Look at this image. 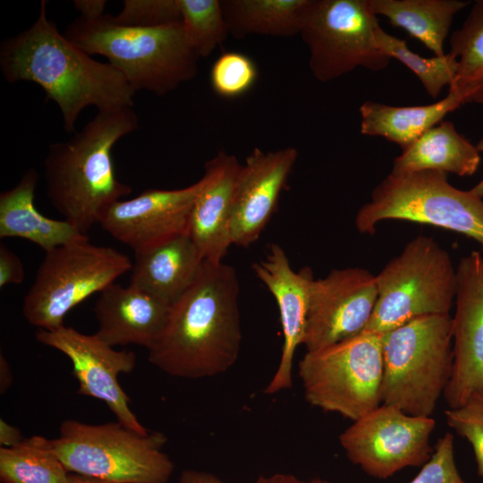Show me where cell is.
<instances>
[{
    "instance_id": "cell-1",
    "label": "cell",
    "mask_w": 483,
    "mask_h": 483,
    "mask_svg": "<svg viewBox=\"0 0 483 483\" xmlns=\"http://www.w3.org/2000/svg\"><path fill=\"white\" fill-rule=\"evenodd\" d=\"M235 269L204 260L191 284L170 304L148 351L149 362L181 378L211 377L236 362L242 343Z\"/></svg>"
},
{
    "instance_id": "cell-2",
    "label": "cell",
    "mask_w": 483,
    "mask_h": 483,
    "mask_svg": "<svg viewBox=\"0 0 483 483\" xmlns=\"http://www.w3.org/2000/svg\"><path fill=\"white\" fill-rule=\"evenodd\" d=\"M0 69L9 83L31 81L59 108L66 132L74 133L81 111L132 107L135 90L109 63L97 62L71 42L47 14L0 45Z\"/></svg>"
},
{
    "instance_id": "cell-3",
    "label": "cell",
    "mask_w": 483,
    "mask_h": 483,
    "mask_svg": "<svg viewBox=\"0 0 483 483\" xmlns=\"http://www.w3.org/2000/svg\"><path fill=\"white\" fill-rule=\"evenodd\" d=\"M138 128L132 107L99 110L69 140L48 147L43 162L47 199L80 233L87 235L111 204L131 193L116 177L112 150Z\"/></svg>"
},
{
    "instance_id": "cell-4",
    "label": "cell",
    "mask_w": 483,
    "mask_h": 483,
    "mask_svg": "<svg viewBox=\"0 0 483 483\" xmlns=\"http://www.w3.org/2000/svg\"><path fill=\"white\" fill-rule=\"evenodd\" d=\"M64 35L89 55H100L135 90L162 97L192 80L199 58L189 44L181 22L155 28H133L114 22L106 13L96 20L79 16Z\"/></svg>"
},
{
    "instance_id": "cell-5",
    "label": "cell",
    "mask_w": 483,
    "mask_h": 483,
    "mask_svg": "<svg viewBox=\"0 0 483 483\" xmlns=\"http://www.w3.org/2000/svg\"><path fill=\"white\" fill-rule=\"evenodd\" d=\"M381 335V402L431 417L453 372V317H419Z\"/></svg>"
},
{
    "instance_id": "cell-6",
    "label": "cell",
    "mask_w": 483,
    "mask_h": 483,
    "mask_svg": "<svg viewBox=\"0 0 483 483\" xmlns=\"http://www.w3.org/2000/svg\"><path fill=\"white\" fill-rule=\"evenodd\" d=\"M161 432L141 434L119 421L87 424L63 421L49 439L53 452L70 473L108 483H166L174 463L163 451Z\"/></svg>"
},
{
    "instance_id": "cell-7",
    "label": "cell",
    "mask_w": 483,
    "mask_h": 483,
    "mask_svg": "<svg viewBox=\"0 0 483 483\" xmlns=\"http://www.w3.org/2000/svg\"><path fill=\"white\" fill-rule=\"evenodd\" d=\"M384 220H405L451 230L483 247V199L453 186L436 170L393 172L372 191L355 216L356 229L374 234Z\"/></svg>"
},
{
    "instance_id": "cell-8",
    "label": "cell",
    "mask_w": 483,
    "mask_h": 483,
    "mask_svg": "<svg viewBox=\"0 0 483 483\" xmlns=\"http://www.w3.org/2000/svg\"><path fill=\"white\" fill-rule=\"evenodd\" d=\"M377 300L362 333L383 335L416 318L450 314L456 294V269L433 238L409 241L376 275Z\"/></svg>"
},
{
    "instance_id": "cell-9",
    "label": "cell",
    "mask_w": 483,
    "mask_h": 483,
    "mask_svg": "<svg viewBox=\"0 0 483 483\" xmlns=\"http://www.w3.org/2000/svg\"><path fill=\"white\" fill-rule=\"evenodd\" d=\"M129 257L89 238L55 248L40 263L23 298L22 314L38 329L53 330L74 307L131 269Z\"/></svg>"
},
{
    "instance_id": "cell-10",
    "label": "cell",
    "mask_w": 483,
    "mask_h": 483,
    "mask_svg": "<svg viewBox=\"0 0 483 483\" xmlns=\"http://www.w3.org/2000/svg\"><path fill=\"white\" fill-rule=\"evenodd\" d=\"M299 376L309 404L355 421L381 403L382 335L360 333L306 352Z\"/></svg>"
},
{
    "instance_id": "cell-11",
    "label": "cell",
    "mask_w": 483,
    "mask_h": 483,
    "mask_svg": "<svg viewBox=\"0 0 483 483\" xmlns=\"http://www.w3.org/2000/svg\"><path fill=\"white\" fill-rule=\"evenodd\" d=\"M377 23L369 0H309L300 35L314 78L329 82L359 67L386 69L391 59L377 43Z\"/></svg>"
},
{
    "instance_id": "cell-12",
    "label": "cell",
    "mask_w": 483,
    "mask_h": 483,
    "mask_svg": "<svg viewBox=\"0 0 483 483\" xmlns=\"http://www.w3.org/2000/svg\"><path fill=\"white\" fill-rule=\"evenodd\" d=\"M432 417L407 414L382 404L352 422L339 436L348 459L368 475L386 479L431 457Z\"/></svg>"
},
{
    "instance_id": "cell-13",
    "label": "cell",
    "mask_w": 483,
    "mask_h": 483,
    "mask_svg": "<svg viewBox=\"0 0 483 483\" xmlns=\"http://www.w3.org/2000/svg\"><path fill=\"white\" fill-rule=\"evenodd\" d=\"M377 300L376 275L361 267L331 270L313 279L303 345L316 351L360 335Z\"/></svg>"
},
{
    "instance_id": "cell-14",
    "label": "cell",
    "mask_w": 483,
    "mask_h": 483,
    "mask_svg": "<svg viewBox=\"0 0 483 483\" xmlns=\"http://www.w3.org/2000/svg\"><path fill=\"white\" fill-rule=\"evenodd\" d=\"M35 337L70 359L79 394L104 402L123 426L141 434L149 432L131 410L130 398L118 382L120 374L134 369L135 352L115 350L97 334L86 335L64 325L53 330L38 329Z\"/></svg>"
},
{
    "instance_id": "cell-15",
    "label": "cell",
    "mask_w": 483,
    "mask_h": 483,
    "mask_svg": "<svg viewBox=\"0 0 483 483\" xmlns=\"http://www.w3.org/2000/svg\"><path fill=\"white\" fill-rule=\"evenodd\" d=\"M453 365L444 392L449 409L483 394V257L472 251L456 268Z\"/></svg>"
},
{
    "instance_id": "cell-16",
    "label": "cell",
    "mask_w": 483,
    "mask_h": 483,
    "mask_svg": "<svg viewBox=\"0 0 483 483\" xmlns=\"http://www.w3.org/2000/svg\"><path fill=\"white\" fill-rule=\"evenodd\" d=\"M201 180L182 189H146L130 199L111 204L99 225L134 252L189 233Z\"/></svg>"
},
{
    "instance_id": "cell-17",
    "label": "cell",
    "mask_w": 483,
    "mask_h": 483,
    "mask_svg": "<svg viewBox=\"0 0 483 483\" xmlns=\"http://www.w3.org/2000/svg\"><path fill=\"white\" fill-rule=\"evenodd\" d=\"M297 157L293 147L275 151L255 148L246 157L233 190L232 244L247 247L257 242L276 209Z\"/></svg>"
},
{
    "instance_id": "cell-18",
    "label": "cell",
    "mask_w": 483,
    "mask_h": 483,
    "mask_svg": "<svg viewBox=\"0 0 483 483\" xmlns=\"http://www.w3.org/2000/svg\"><path fill=\"white\" fill-rule=\"evenodd\" d=\"M252 269L277 303L284 336L278 367L265 389L266 394H273L292 386L293 358L303 343L309 290L314 277L308 267L294 271L284 250L276 243L269 245L265 258L254 263Z\"/></svg>"
},
{
    "instance_id": "cell-19",
    "label": "cell",
    "mask_w": 483,
    "mask_h": 483,
    "mask_svg": "<svg viewBox=\"0 0 483 483\" xmlns=\"http://www.w3.org/2000/svg\"><path fill=\"white\" fill-rule=\"evenodd\" d=\"M241 164L235 156L219 151L204 165L189 235L205 260L220 263L232 244L231 218L233 190Z\"/></svg>"
},
{
    "instance_id": "cell-20",
    "label": "cell",
    "mask_w": 483,
    "mask_h": 483,
    "mask_svg": "<svg viewBox=\"0 0 483 483\" xmlns=\"http://www.w3.org/2000/svg\"><path fill=\"white\" fill-rule=\"evenodd\" d=\"M170 304L129 284L113 283L99 292L93 311L97 335L111 346L136 344L148 350L159 335Z\"/></svg>"
},
{
    "instance_id": "cell-21",
    "label": "cell",
    "mask_w": 483,
    "mask_h": 483,
    "mask_svg": "<svg viewBox=\"0 0 483 483\" xmlns=\"http://www.w3.org/2000/svg\"><path fill=\"white\" fill-rule=\"evenodd\" d=\"M134 254L129 284L169 304L191 284L205 260L189 233Z\"/></svg>"
},
{
    "instance_id": "cell-22",
    "label": "cell",
    "mask_w": 483,
    "mask_h": 483,
    "mask_svg": "<svg viewBox=\"0 0 483 483\" xmlns=\"http://www.w3.org/2000/svg\"><path fill=\"white\" fill-rule=\"evenodd\" d=\"M38 174L28 169L18 183L0 194V238H21L46 252L62 245L88 239L66 220L43 216L34 204Z\"/></svg>"
},
{
    "instance_id": "cell-23",
    "label": "cell",
    "mask_w": 483,
    "mask_h": 483,
    "mask_svg": "<svg viewBox=\"0 0 483 483\" xmlns=\"http://www.w3.org/2000/svg\"><path fill=\"white\" fill-rule=\"evenodd\" d=\"M480 153L454 124L444 120L402 150L393 162V172L436 170L459 176L472 175L480 163Z\"/></svg>"
},
{
    "instance_id": "cell-24",
    "label": "cell",
    "mask_w": 483,
    "mask_h": 483,
    "mask_svg": "<svg viewBox=\"0 0 483 483\" xmlns=\"http://www.w3.org/2000/svg\"><path fill=\"white\" fill-rule=\"evenodd\" d=\"M462 106L450 92L433 104L422 106H396L365 101L359 108L360 133L382 137L397 144L402 150Z\"/></svg>"
},
{
    "instance_id": "cell-25",
    "label": "cell",
    "mask_w": 483,
    "mask_h": 483,
    "mask_svg": "<svg viewBox=\"0 0 483 483\" xmlns=\"http://www.w3.org/2000/svg\"><path fill=\"white\" fill-rule=\"evenodd\" d=\"M373 13L387 18L419 40L436 56L444 55V45L453 17L470 4L462 0H369Z\"/></svg>"
},
{
    "instance_id": "cell-26",
    "label": "cell",
    "mask_w": 483,
    "mask_h": 483,
    "mask_svg": "<svg viewBox=\"0 0 483 483\" xmlns=\"http://www.w3.org/2000/svg\"><path fill=\"white\" fill-rule=\"evenodd\" d=\"M229 34L241 39L250 35H300L309 0H220Z\"/></svg>"
},
{
    "instance_id": "cell-27",
    "label": "cell",
    "mask_w": 483,
    "mask_h": 483,
    "mask_svg": "<svg viewBox=\"0 0 483 483\" xmlns=\"http://www.w3.org/2000/svg\"><path fill=\"white\" fill-rule=\"evenodd\" d=\"M449 44L457 70L448 92L462 105H483V0L474 2L462 27L450 35Z\"/></svg>"
},
{
    "instance_id": "cell-28",
    "label": "cell",
    "mask_w": 483,
    "mask_h": 483,
    "mask_svg": "<svg viewBox=\"0 0 483 483\" xmlns=\"http://www.w3.org/2000/svg\"><path fill=\"white\" fill-rule=\"evenodd\" d=\"M69 474L44 436H32L15 446L0 448L2 483H67Z\"/></svg>"
},
{
    "instance_id": "cell-29",
    "label": "cell",
    "mask_w": 483,
    "mask_h": 483,
    "mask_svg": "<svg viewBox=\"0 0 483 483\" xmlns=\"http://www.w3.org/2000/svg\"><path fill=\"white\" fill-rule=\"evenodd\" d=\"M375 36L380 50L391 60L396 59L410 69L419 80L427 93L437 97L445 86L452 84L457 59L450 52L441 56L423 57L411 51L405 39L387 33L379 22Z\"/></svg>"
},
{
    "instance_id": "cell-30",
    "label": "cell",
    "mask_w": 483,
    "mask_h": 483,
    "mask_svg": "<svg viewBox=\"0 0 483 483\" xmlns=\"http://www.w3.org/2000/svg\"><path fill=\"white\" fill-rule=\"evenodd\" d=\"M186 38L199 55L208 56L229 35L220 0H178Z\"/></svg>"
},
{
    "instance_id": "cell-31",
    "label": "cell",
    "mask_w": 483,
    "mask_h": 483,
    "mask_svg": "<svg viewBox=\"0 0 483 483\" xmlns=\"http://www.w3.org/2000/svg\"><path fill=\"white\" fill-rule=\"evenodd\" d=\"M258 69L255 63L239 52H225L213 64L210 83L220 97L233 98L249 91L256 82Z\"/></svg>"
},
{
    "instance_id": "cell-32",
    "label": "cell",
    "mask_w": 483,
    "mask_h": 483,
    "mask_svg": "<svg viewBox=\"0 0 483 483\" xmlns=\"http://www.w3.org/2000/svg\"><path fill=\"white\" fill-rule=\"evenodd\" d=\"M112 20L121 26L155 28L181 22L182 17L178 0H125Z\"/></svg>"
},
{
    "instance_id": "cell-33",
    "label": "cell",
    "mask_w": 483,
    "mask_h": 483,
    "mask_svg": "<svg viewBox=\"0 0 483 483\" xmlns=\"http://www.w3.org/2000/svg\"><path fill=\"white\" fill-rule=\"evenodd\" d=\"M446 423L472 446L478 474L483 478V394L445 411Z\"/></svg>"
},
{
    "instance_id": "cell-34",
    "label": "cell",
    "mask_w": 483,
    "mask_h": 483,
    "mask_svg": "<svg viewBox=\"0 0 483 483\" xmlns=\"http://www.w3.org/2000/svg\"><path fill=\"white\" fill-rule=\"evenodd\" d=\"M409 483H465L455 464L452 434L436 441L430 459Z\"/></svg>"
},
{
    "instance_id": "cell-35",
    "label": "cell",
    "mask_w": 483,
    "mask_h": 483,
    "mask_svg": "<svg viewBox=\"0 0 483 483\" xmlns=\"http://www.w3.org/2000/svg\"><path fill=\"white\" fill-rule=\"evenodd\" d=\"M25 278V270L20 258L5 244H0V287L20 284Z\"/></svg>"
},
{
    "instance_id": "cell-36",
    "label": "cell",
    "mask_w": 483,
    "mask_h": 483,
    "mask_svg": "<svg viewBox=\"0 0 483 483\" xmlns=\"http://www.w3.org/2000/svg\"><path fill=\"white\" fill-rule=\"evenodd\" d=\"M107 4L106 0H75L73 5L80 12V17L86 20H96L105 15Z\"/></svg>"
},
{
    "instance_id": "cell-37",
    "label": "cell",
    "mask_w": 483,
    "mask_h": 483,
    "mask_svg": "<svg viewBox=\"0 0 483 483\" xmlns=\"http://www.w3.org/2000/svg\"><path fill=\"white\" fill-rule=\"evenodd\" d=\"M21 430L7 423L3 419H0V445L1 447H13L23 441Z\"/></svg>"
},
{
    "instance_id": "cell-38",
    "label": "cell",
    "mask_w": 483,
    "mask_h": 483,
    "mask_svg": "<svg viewBox=\"0 0 483 483\" xmlns=\"http://www.w3.org/2000/svg\"><path fill=\"white\" fill-rule=\"evenodd\" d=\"M175 483H225L217 476L202 470H183Z\"/></svg>"
},
{
    "instance_id": "cell-39",
    "label": "cell",
    "mask_w": 483,
    "mask_h": 483,
    "mask_svg": "<svg viewBox=\"0 0 483 483\" xmlns=\"http://www.w3.org/2000/svg\"><path fill=\"white\" fill-rule=\"evenodd\" d=\"M256 483H331L322 479H312L309 481L301 480L293 475L275 473L269 476L259 477Z\"/></svg>"
},
{
    "instance_id": "cell-40",
    "label": "cell",
    "mask_w": 483,
    "mask_h": 483,
    "mask_svg": "<svg viewBox=\"0 0 483 483\" xmlns=\"http://www.w3.org/2000/svg\"><path fill=\"white\" fill-rule=\"evenodd\" d=\"M13 383V374L6 358L0 356V392L4 394Z\"/></svg>"
},
{
    "instance_id": "cell-41",
    "label": "cell",
    "mask_w": 483,
    "mask_h": 483,
    "mask_svg": "<svg viewBox=\"0 0 483 483\" xmlns=\"http://www.w3.org/2000/svg\"><path fill=\"white\" fill-rule=\"evenodd\" d=\"M67 483H108V482L102 481V480L89 478V477H86V476H82V475H79V474L70 473Z\"/></svg>"
},
{
    "instance_id": "cell-42",
    "label": "cell",
    "mask_w": 483,
    "mask_h": 483,
    "mask_svg": "<svg viewBox=\"0 0 483 483\" xmlns=\"http://www.w3.org/2000/svg\"><path fill=\"white\" fill-rule=\"evenodd\" d=\"M476 148L479 153H483V136L476 144ZM470 191L478 197L483 199V178Z\"/></svg>"
}]
</instances>
